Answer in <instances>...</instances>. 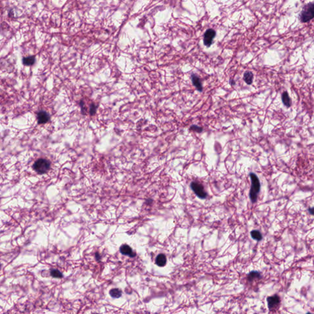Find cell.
I'll list each match as a JSON object with an SVG mask.
<instances>
[{"label":"cell","instance_id":"6da1fadb","mask_svg":"<svg viewBox=\"0 0 314 314\" xmlns=\"http://www.w3.org/2000/svg\"><path fill=\"white\" fill-rule=\"evenodd\" d=\"M250 177L252 182L251 188L250 190L249 196L252 202L253 203H255L257 202L258 195L260 191L261 185L258 177L254 173L251 172L250 174Z\"/></svg>","mask_w":314,"mask_h":314},{"label":"cell","instance_id":"7a4b0ae2","mask_svg":"<svg viewBox=\"0 0 314 314\" xmlns=\"http://www.w3.org/2000/svg\"><path fill=\"white\" fill-rule=\"evenodd\" d=\"M314 18V2L305 5L301 13L300 20L302 22H307Z\"/></svg>","mask_w":314,"mask_h":314},{"label":"cell","instance_id":"3957f363","mask_svg":"<svg viewBox=\"0 0 314 314\" xmlns=\"http://www.w3.org/2000/svg\"><path fill=\"white\" fill-rule=\"evenodd\" d=\"M33 167L38 174H43L46 173L50 169L51 163L46 159L40 158L35 162Z\"/></svg>","mask_w":314,"mask_h":314},{"label":"cell","instance_id":"277c9868","mask_svg":"<svg viewBox=\"0 0 314 314\" xmlns=\"http://www.w3.org/2000/svg\"><path fill=\"white\" fill-rule=\"evenodd\" d=\"M190 187L195 195L200 199H205L207 198L208 193L205 192L204 187L201 184L192 182L190 184Z\"/></svg>","mask_w":314,"mask_h":314},{"label":"cell","instance_id":"5b68a950","mask_svg":"<svg viewBox=\"0 0 314 314\" xmlns=\"http://www.w3.org/2000/svg\"><path fill=\"white\" fill-rule=\"evenodd\" d=\"M216 32L213 29H209L205 31L204 36V44L205 46L209 47L213 41V39L216 36Z\"/></svg>","mask_w":314,"mask_h":314},{"label":"cell","instance_id":"8992f818","mask_svg":"<svg viewBox=\"0 0 314 314\" xmlns=\"http://www.w3.org/2000/svg\"><path fill=\"white\" fill-rule=\"evenodd\" d=\"M268 306L270 310L274 309L277 306L279 305L280 302V300L277 295H274L272 296H269L267 298Z\"/></svg>","mask_w":314,"mask_h":314},{"label":"cell","instance_id":"52a82bcc","mask_svg":"<svg viewBox=\"0 0 314 314\" xmlns=\"http://www.w3.org/2000/svg\"><path fill=\"white\" fill-rule=\"evenodd\" d=\"M120 252L122 255H127L132 258L136 257V253L133 251L131 247H130L127 244L122 245L120 248Z\"/></svg>","mask_w":314,"mask_h":314},{"label":"cell","instance_id":"ba28073f","mask_svg":"<svg viewBox=\"0 0 314 314\" xmlns=\"http://www.w3.org/2000/svg\"><path fill=\"white\" fill-rule=\"evenodd\" d=\"M192 81L193 85L196 87L198 91L201 92L203 90V87L202 86V83L200 77L197 75H196V74H193L192 75Z\"/></svg>","mask_w":314,"mask_h":314},{"label":"cell","instance_id":"9c48e42d","mask_svg":"<svg viewBox=\"0 0 314 314\" xmlns=\"http://www.w3.org/2000/svg\"><path fill=\"white\" fill-rule=\"evenodd\" d=\"M49 119H50V116L45 111H41L38 114V123L39 124L46 123L49 120Z\"/></svg>","mask_w":314,"mask_h":314},{"label":"cell","instance_id":"30bf717a","mask_svg":"<svg viewBox=\"0 0 314 314\" xmlns=\"http://www.w3.org/2000/svg\"><path fill=\"white\" fill-rule=\"evenodd\" d=\"M166 261H167V259H166V255H165L164 254L161 253V254H159L156 257L155 263L158 266L163 267L166 265Z\"/></svg>","mask_w":314,"mask_h":314},{"label":"cell","instance_id":"8fae6325","mask_svg":"<svg viewBox=\"0 0 314 314\" xmlns=\"http://www.w3.org/2000/svg\"><path fill=\"white\" fill-rule=\"evenodd\" d=\"M253 79V74L250 71H247L244 74V80L248 85L252 84Z\"/></svg>","mask_w":314,"mask_h":314},{"label":"cell","instance_id":"7c38bea8","mask_svg":"<svg viewBox=\"0 0 314 314\" xmlns=\"http://www.w3.org/2000/svg\"><path fill=\"white\" fill-rule=\"evenodd\" d=\"M282 100L283 101V103L287 107H290L292 105V101L291 99L288 95V93L287 92H285L283 93L282 95Z\"/></svg>","mask_w":314,"mask_h":314},{"label":"cell","instance_id":"4fadbf2b","mask_svg":"<svg viewBox=\"0 0 314 314\" xmlns=\"http://www.w3.org/2000/svg\"><path fill=\"white\" fill-rule=\"evenodd\" d=\"M109 294L113 298H119L122 295V292L119 288H113L110 290Z\"/></svg>","mask_w":314,"mask_h":314},{"label":"cell","instance_id":"5bb4252c","mask_svg":"<svg viewBox=\"0 0 314 314\" xmlns=\"http://www.w3.org/2000/svg\"><path fill=\"white\" fill-rule=\"evenodd\" d=\"M250 234H251L252 237L253 239H255V240H256V241H260L262 240V239H263L262 234L260 232V231H258V230H253V231H252L251 233H250Z\"/></svg>","mask_w":314,"mask_h":314},{"label":"cell","instance_id":"9a60e30c","mask_svg":"<svg viewBox=\"0 0 314 314\" xmlns=\"http://www.w3.org/2000/svg\"><path fill=\"white\" fill-rule=\"evenodd\" d=\"M35 62V58L34 56H31L23 58V63L26 66H31L33 65Z\"/></svg>","mask_w":314,"mask_h":314},{"label":"cell","instance_id":"2e32d148","mask_svg":"<svg viewBox=\"0 0 314 314\" xmlns=\"http://www.w3.org/2000/svg\"><path fill=\"white\" fill-rule=\"evenodd\" d=\"M260 277H261V276L259 272L257 271H253V272H251L249 274V276H248V280H249V281H252L255 279H259Z\"/></svg>","mask_w":314,"mask_h":314},{"label":"cell","instance_id":"e0dca14e","mask_svg":"<svg viewBox=\"0 0 314 314\" xmlns=\"http://www.w3.org/2000/svg\"><path fill=\"white\" fill-rule=\"evenodd\" d=\"M51 275L53 277H55V278L61 279V278H62L63 277L61 272L60 271L57 270V269H52L51 271Z\"/></svg>","mask_w":314,"mask_h":314},{"label":"cell","instance_id":"ac0fdd59","mask_svg":"<svg viewBox=\"0 0 314 314\" xmlns=\"http://www.w3.org/2000/svg\"><path fill=\"white\" fill-rule=\"evenodd\" d=\"M190 130H193L194 131H196V132H197V133H201V132L203 130L202 127H200L197 126V125H192L190 127Z\"/></svg>","mask_w":314,"mask_h":314},{"label":"cell","instance_id":"d6986e66","mask_svg":"<svg viewBox=\"0 0 314 314\" xmlns=\"http://www.w3.org/2000/svg\"><path fill=\"white\" fill-rule=\"evenodd\" d=\"M90 114L92 115H93L95 114V112H96V107L95 106L94 104L92 105V106H91L90 107Z\"/></svg>","mask_w":314,"mask_h":314},{"label":"cell","instance_id":"ffe728a7","mask_svg":"<svg viewBox=\"0 0 314 314\" xmlns=\"http://www.w3.org/2000/svg\"><path fill=\"white\" fill-rule=\"evenodd\" d=\"M309 213L312 215V216H314V208H310L309 209Z\"/></svg>","mask_w":314,"mask_h":314},{"label":"cell","instance_id":"44dd1931","mask_svg":"<svg viewBox=\"0 0 314 314\" xmlns=\"http://www.w3.org/2000/svg\"><path fill=\"white\" fill-rule=\"evenodd\" d=\"M96 258L97 260H100V258H101L100 255H99V253H96Z\"/></svg>","mask_w":314,"mask_h":314}]
</instances>
